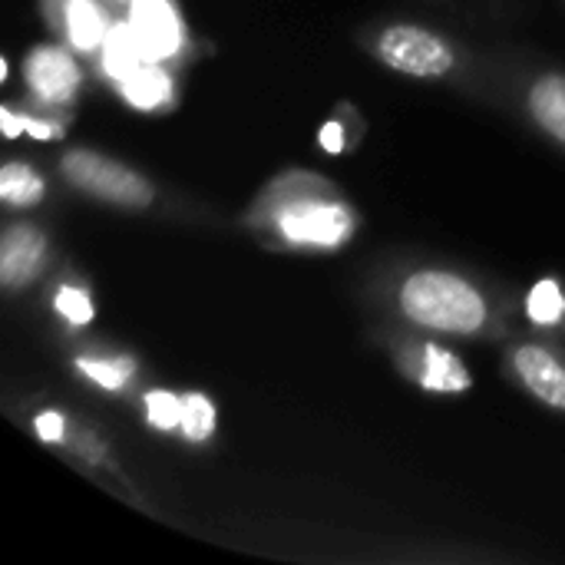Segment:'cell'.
I'll use <instances>...</instances> for the list:
<instances>
[{"label": "cell", "instance_id": "1", "mask_svg": "<svg viewBox=\"0 0 565 565\" xmlns=\"http://www.w3.org/2000/svg\"><path fill=\"white\" fill-rule=\"evenodd\" d=\"M404 315L444 334H477L487 324L483 295L450 271H417L401 285Z\"/></svg>", "mask_w": 565, "mask_h": 565}, {"label": "cell", "instance_id": "2", "mask_svg": "<svg viewBox=\"0 0 565 565\" xmlns=\"http://www.w3.org/2000/svg\"><path fill=\"white\" fill-rule=\"evenodd\" d=\"M60 172L79 192H89L93 199L119 205V209L139 212L156 202V189L146 175L93 149H70L60 159Z\"/></svg>", "mask_w": 565, "mask_h": 565}, {"label": "cell", "instance_id": "3", "mask_svg": "<svg viewBox=\"0 0 565 565\" xmlns=\"http://www.w3.org/2000/svg\"><path fill=\"white\" fill-rule=\"evenodd\" d=\"M377 53L381 60L407 76H420V79H434L450 73L454 66V50L430 30L424 26H387L377 40Z\"/></svg>", "mask_w": 565, "mask_h": 565}, {"label": "cell", "instance_id": "4", "mask_svg": "<svg viewBox=\"0 0 565 565\" xmlns=\"http://www.w3.org/2000/svg\"><path fill=\"white\" fill-rule=\"evenodd\" d=\"M278 228L298 245L334 248L351 235L354 218L344 205L334 202H291L278 212Z\"/></svg>", "mask_w": 565, "mask_h": 565}, {"label": "cell", "instance_id": "5", "mask_svg": "<svg viewBox=\"0 0 565 565\" xmlns=\"http://www.w3.org/2000/svg\"><path fill=\"white\" fill-rule=\"evenodd\" d=\"M46 262V235L36 225L17 222L0 238V285L7 291L26 288Z\"/></svg>", "mask_w": 565, "mask_h": 565}, {"label": "cell", "instance_id": "6", "mask_svg": "<svg viewBox=\"0 0 565 565\" xmlns=\"http://www.w3.org/2000/svg\"><path fill=\"white\" fill-rule=\"evenodd\" d=\"M23 76L43 103H70L79 89V66L60 46H36L23 63Z\"/></svg>", "mask_w": 565, "mask_h": 565}, {"label": "cell", "instance_id": "7", "mask_svg": "<svg viewBox=\"0 0 565 565\" xmlns=\"http://www.w3.org/2000/svg\"><path fill=\"white\" fill-rule=\"evenodd\" d=\"M129 23L139 33L149 60H166L182 43V26L169 0H132Z\"/></svg>", "mask_w": 565, "mask_h": 565}, {"label": "cell", "instance_id": "8", "mask_svg": "<svg viewBox=\"0 0 565 565\" xmlns=\"http://www.w3.org/2000/svg\"><path fill=\"white\" fill-rule=\"evenodd\" d=\"M513 367L520 374V381L550 407L565 411V367L546 351L536 344H523L513 354Z\"/></svg>", "mask_w": 565, "mask_h": 565}, {"label": "cell", "instance_id": "9", "mask_svg": "<svg viewBox=\"0 0 565 565\" xmlns=\"http://www.w3.org/2000/svg\"><path fill=\"white\" fill-rule=\"evenodd\" d=\"M142 63H149L146 56V46L139 40V33L132 30V23H116L109 26L106 40H103V70L113 76V79H126L132 76Z\"/></svg>", "mask_w": 565, "mask_h": 565}, {"label": "cell", "instance_id": "10", "mask_svg": "<svg viewBox=\"0 0 565 565\" xmlns=\"http://www.w3.org/2000/svg\"><path fill=\"white\" fill-rule=\"evenodd\" d=\"M530 113L553 139L565 146V73H550L533 83Z\"/></svg>", "mask_w": 565, "mask_h": 565}, {"label": "cell", "instance_id": "11", "mask_svg": "<svg viewBox=\"0 0 565 565\" xmlns=\"http://www.w3.org/2000/svg\"><path fill=\"white\" fill-rule=\"evenodd\" d=\"M420 384L437 394H463L470 391V371L463 367L460 358H454L444 348L427 344L424 348V367H420Z\"/></svg>", "mask_w": 565, "mask_h": 565}, {"label": "cell", "instance_id": "12", "mask_svg": "<svg viewBox=\"0 0 565 565\" xmlns=\"http://www.w3.org/2000/svg\"><path fill=\"white\" fill-rule=\"evenodd\" d=\"M122 96L136 109H159L162 103L172 99V79L159 63H142L132 76L122 79Z\"/></svg>", "mask_w": 565, "mask_h": 565}, {"label": "cell", "instance_id": "13", "mask_svg": "<svg viewBox=\"0 0 565 565\" xmlns=\"http://www.w3.org/2000/svg\"><path fill=\"white\" fill-rule=\"evenodd\" d=\"M109 33V23L96 0H70L66 3V36L76 50H96L103 46Z\"/></svg>", "mask_w": 565, "mask_h": 565}, {"label": "cell", "instance_id": "14", "mask_svg": "<svg viewBox=\"0 0 565 565\" xmlns=\"http://www.w3.org/2000/svg\"><path fill=\"white\" fill-rule=\"evenodd\" d=\"M0 199L10 209H30L43 199V179L23 162H7L0 169Z\"/></svg>", "mask_w": 565, "mask_h": 565}, {"label": "cell", "instance_id": "15", "mask_svg": "<svg viewBox=\"0 0 565 565\" xmlns=\"http://www.w3.org/2000/svg\"><path fill=\"white\" fill-rule=\"evenodd\" d=\"M182 434L192 444H202L215 434V407L205 394L182 397Z\"/></svg>", "mask_w": 565, "mask_h": 565}, {"label": "cell", "instance_id": "16", "mask_svg": "<svg viewBox=\"0 0 565 565\" xmlns=\"http://www.w3.org/2000/svg\"><path fill=\"white\" fill-rule=\"evenodd\" d=\"M526 315H530L536 324H556V321H563L565 295L563 288H559V281L543 278V281L530 291V298H526Z\"/></svg>", "mask_w": 565, "mask_h": 565}, {"label": "cell", "instance_id": "17", "mask_svg": "<svg viewBox=\"0 0 565 565\" xmlns=\"http://www.w3.org/2000/svg\"><path fill=\"white\" fill-rule=\"evenodd\" d=\"M76 367L96 384V387H103V391H119L126 381H129V374L136 371V364L129 361V358H113V361H99V358H79L76 361Z\"/></svg>", "mask_w": 565, "mask_h": 565}, {"label": "cell", "instance_id": "18", "mask_svg": "<svg viewBox=\"0 0 565 565\" xmlns=\"http://www.w3.org/2000/svg\"><path fill=\"white\" fill-rule=\"evenodd\" d=\"M146 417L156 430H182V397H175L169 391H149Z\"/></svg>", "mask_w": 565, "mask_h": 565}, {"label": "cell", "instance_id": "19", "mask_svg": "<svg viewBox=\"0 0 565 565\" xmlns=\"http://www.w3.org/2000/svg\"><path fill=\"white\" fill-rule=\"evenodd\" d=\"M53 305H56V311H60L70 324H76V328H83V324L93 321V301H89V295L79 291V288H60Z\"/></svg>", "mask_w": 565, "mask_h": 565}, {"label": "cell", "instance_id": "20", "mask_svg": "<svg viewBox=\"0 0 565 565\" xmlns=\"http://www.w3.org/2000/svg\"><path fill=\"white\" fill-rule=\"evenodd\" d=\"M33 427H36V437H40L43 444H60V440H63V417L53 414V411H43V414L33 420Z\"/></svg>", "mask_w": 565, "mask_h": 565}, {"label": "cell", "instance_id": "21", "mask_svg": "<svg viewBox=\"0 0 565 565\" xmlns=\"http://www.w3.org/2000/svg\"><path fill=\"white\" fill-rule=\"evenodd\" d=\"M318 142L328 149V152H341L344 149V129H341V122H328L324 129H321V136H318Z\"/></svg>", "mask_w": 565, "mask_h": 565}, {"label": "cell", "instance_id": "22", "mask_svg": "<svg viewBox=\"0 0 565 565\" xmlns=\"http://www.w3.org/2000/svg\"><path fill=\"white\" fill-rule=\"evenodd\" d=\"M0 122H3L7 139H17L20 132H26V116H17L13 109H0Z\"/></svg>", "mask_w": 565, "mask_h": 565}, {"label": "cell", "instance_id": "23", "mask_svg": "<svg viewBox=\"0 0 565 565\" xmlns=\"http://www.w3.org/2000/svg\"><path fill=\"white\" fill-rule=\"evenodd\" d=\"M26 132H30V136H36V139H53V136H56V129H53V126L33 122V119H26Z\"/></svg>", "mask_w": 565, "mask_h": 565}]
</instances>
